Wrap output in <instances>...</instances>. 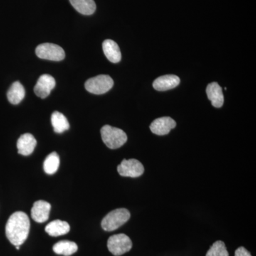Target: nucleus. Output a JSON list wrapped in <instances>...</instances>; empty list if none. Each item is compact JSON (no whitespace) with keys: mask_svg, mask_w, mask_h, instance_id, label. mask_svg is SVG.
Returning <instances> with one entry per match:
<instances>
[{"mask_svg":"<svg viewBox=\"0 0 256 256\" xmlns=\"http://www.w3.org/2000/svg\"><path fill=\"white\" fill-rule=\"evenodd\" d=\"M36 146V140L32 134L26 133L23 134L18 139V154L23 156H31Z\"/></svg>","mask_w":256,"mask_h":256,"instance_id":"nucleus-11","label":"nucleus"},{"mask_svg":"<svg viewBox=\"0 0 256 256\" xmlns=\"http://www.w3.org/2000/svg\"><path fill=\"white\" fill-rule=\"evenodd\" d=\"M118 172L124 178H138L144 174V168L137 160H124L118 168Z\"/></svg>","mask_w":256,"mask_h":256,"instance_id":"nucleus-7","label":"nucleus"},{"mask_svg":"<svg viewBox=\"0 0 256 256\" xmlns=\"http://www.w3.org/2000/svg\"><path fill=\"white\" fill-rule=\"evenodd\" d=\"M108 248L112 255L120 256L132 249V242L126 234H118L108 239Z\"/></svg>","mask_w":256,"mask_h":256,"instance_id":"nucleus-5","label":"nucleus"},{"mask_svg":"<svg viewBox=\"0 0 256 256\" xmlns=\"http://www.w3.org/2000/svg\"><path fill=\"white\" fill-rule=\"evenodd\" d=\"M206 256H229L228 250L223 242L218 240L213 244Z\"/></svg>","mask_w":256,"mask_h":256,"instance_id":"nucleus-21","label":"nucleus"},{"mask_svg":"<svg viewBox=\"0 0 256 256\" xmlns=\"http://www.w3.org/2000/svg\"><path fill=\"white\" fill-rule=\"evenodd\" d=\"M206 94L208 98L212 101V106L220 108L224 104V96L222 87L217 82H212L207 86Z\"/></svg>","mask_w":256,"mask_h":256,"instance_id":"nucleus-13","label":"nucleus"},{"mask_svg":"<svg viewBox=\"0 0 256 256\" xmlns=\"http://www.w3.org/2000/svg\"><path fill=\"white\" fill-rule=\"evenodd\" d=\"M130 216L129 210L126 208L112 210L102 220V228L106 232H114L127 223Z\"/></svg>","mask_w":256,"mask_h":256,"instance_id":"nucleus-3","label":"nucleus"},{"mask_svg":"<svg viewBox=\"0 0 256 256\" xmlns=\"http://www.w3.org/2000/svg\"><path fill=\"white\" fill-rule=\"evenodd\" d=\"M52 205L48 202L38 201L35 202L32 210V217L37 223L43 224L50 218Z\"/></svg>","mask_w":256,"mask_h":256,"instance_id":"nucleus-10","label":"nucleus"},{"mask_svg":"<svg viewBox=\"0 0 256 256\" xmlns=\"http://www.w3.org/2000/svg\"><path fill=\"white\" fill-rule=\"evenodd\" d=\"M104 54L111 63L118 64L122 60V54L118 44L112 40H108L102 44Z\"/></svg>","mask_w":256,"mask_h":256,"instance_id":"nucleus-14","label":"nucleus"},{"mask_svg":"<svg viewBox=\"0 0 256 256\" xmlns=\"http://www.w3.org/2000/svg\"><path fill=\"white\" fill-rule=\"evenodd\" d=\"M16 250H20V246H16Z\"/></svg>","mask_w":256,"mask_h":256,"instance_id":"nucleus-23","label":"nucleus"},{"mask_svg":"<svg viewBox=\"0 0 256 256\" xmlns=\"http://www.w3.org/2000/svg\"><path fill=\"white\" fill-rule=\"evenodd\" d=\"M52 124L54 132L58 134H62L70 129V124L66 117L60 112H54L52 114Z\"/></svg>","mask_w":256,"mask_h":256,"instance_id":"nucleus-19","label":"nucleus"},{"mask_svg":"<svg viewBox=\"0 0 256 256\" xmlns=\"http://www.w3.org/2000/svg\"><path fill=\"white\" fill-rule=\"evenodd\" d=\"M176 122L174 120L169 117L161 118L156 120L150 126L152 133L159 136H166L172 130L174 129Z\"/></svg>","mask_w":256,"mask_h":256,"instance_id":"nucleus-9","label":"nucleus"},{"mask_svg":"<svg viewBox=\"0 0 256 256\" xmlns=\"http://www.w3.org/2000/svg\"><path fill=\"white\" fill-rule=\"evenodd\" d=\"M74 9L86 16H90L96 11V4L94 0H69Z\"/></svg>","mask_w":256,"mask_h":256,"instance_id":"nucleus-16","label":"nucleus"},{"mask_svg":"<svg viewBox=\"0 0 256 256\" xmlns=\"http://www.w3.org/2000/svg\"><path fill=\"white\" fill-rule=\"evenodd\" d=\"M235 256H252L250 252H248L246 249L244 247L239 248L236 252Z\"/></svg>","mask_w":256,"mask_h":256,"instance_id":"nucleus-22","label":"nucleus"},{"mask_svg":"<svg viewBox=\"0 0 256 256\" xmlns=\"http://www.w3.org/2000/svg\"><path fill=\"white\" fill-rule=\"evenodd\" d=\"M36 54L38 58L52 62H62L66 58L63 48L54 44H40L36 48Z\"/></svg>","mask_w":256,"mask_h":256,"instance_id":"nucleus-6","label":"nucleus"},{"mask_svg":"<svg viewBox=\"0 0 256 256\" xmlns=\"http://www.w3.org/2000/svg\"><path fill=\"white\" fill-rule=\"evenodd\" d=\"M70 230V225L67 222L56 220L50 222L46 227V232L50 236L58 237L66 235Z\"/></svg>","mask_w":256,"mask_h":256,"instance_id":"nucleus-15","label":"nucleus"},{"mask_svg":"<svg viewBox=\"0 0 256 256\" xmlns=\"http://www.w3.org/2000/svg\"><path fill=\"white\" fill-rule=\"evenodd\" d=\"M60 158L56 152L50 153L44 163V170L48 175H53L60 169Z\"/></svg>","mask_w":256,"mask_h":256,"instance_id":"nucleus-20","label":"nucleus"},{"mask_svg":"<svg viewBox=\"0 0 256 256\" xmlns=\"http://www.w3.org/2000/svg\"><path fill=\"white\" fill-rule=\"evenodd\" d=\"M180 78L174 75H166L156 78L153 82V87L158 92H166L178 86Z\"/></svg>","mask_w":256,"mask_h":256,"instance_id":"nucleus-12","label":"nucleus"},{"mask_svg":"<svg viewBox=\"0 0 256 256\" xmlns=\"http://www.w3.org/2000/svg\"><path fill=\"white\" fill-rule=\"evenodd\" d=\"M114 86V82L110 76L100 75L87 80L85 87L90 94L102 95L110 90Z\"/></svg>","mask_w":256,"mask_h":256,"instance_id":"nucleus-4","label":"nucleus"},{"mask_svg":"<svg viewBox=\"0 0 256 256\" xmlns=\"http://www.w3.org/2000/svg\"><path fill=\"white\" fill-rule=\"evenodd\" d=\"M100 132L102 141L111 150L119 149L127 142V134L119 128L105 126Z\"/></svg>","mask_w":256,"mask_h":256,"instance_id":"nucleus-2","label":"nucleus"},{"mask_svg":"<svg viewBox=\"0 0 256 256\" xmlns=\"http://www.w3.org/2000/svg\"><path fill=\"white\" fill-rule=\"evenodd\" d=\"M56 80L54 78L50 75L42 76L34 87L35 94L42 99L46 98L50 96V92L54 89Z\"/></svg>","mask_w":256,"mask_h":256,"instance_id":"nucleus-8","label":"nucleus"},{"mask_svg":"<svg viewBox=\"0 0 256 256\" xmlns=\"http://www.w3.org/2000/svg\"><path fill=\"white\" fill-rule=\"evenodd\" d=\"M53 250L55 254L58 255L70 256L78 252V247L76 242L69 240H62L55 244Z\"/></svg>","mask_w":256,"mask_h":256,"instance_id":"nucleus-18","label":"nucleus"},{"mask_svg":"<svg viewBox=\"0 0 256 256\" xmlns=\"http://www.w3.org/2000/svg\"><path fill=\"white\" fill-rule=\"evenodd\" d=\"M25 94L26 92L22 84L20 82H15L10 87L8 92V98L10 104L18 105L24 99Z\"/></svg>","mask_w":256,"mask_h":256,"instance_id":"nucleus-17","label":"nucleus"},{"mask_svg":"<svg viewBox=\"0 0 256 256\" xmlns=\"http://www.w3.org/2000/svg\"><path fill=\"white\" fill-rule=\"evenodd\" d=\"M30 218L26 214L18 212L13 214L6 225V236L15 246H20L26 242L30 234Z\"/></svg>","mask_w":256,"mask_h":256,"instance_id":"nucleus-1","label":"nucleus"}]
</instances>
